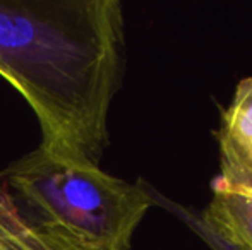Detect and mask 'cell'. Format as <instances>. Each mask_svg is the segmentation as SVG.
Segmentation results:
<instances>
[{
    "mask_svg": "<svg viewBox=\"0 0 252 250\" xmlns=\"http://www.w3.org/2000/svg\"><path fill=\"white\" fill-rule=\"evenodd\" d=\"M201 214L221 237L252 250V197L223 187L213 178L211 200Z\"/></svg>",
    "mask_w": 252,
    "mask_h": 250,
    "instance_id": "277c9868",
    "label": "cell"
},
{
    "mask_svg": "<svg viewBox=\"0 0 252 250\" xmlns=\"http://www.w3.org/2000/svg\"><path fill=\"white\" fill-rule=\"evenodd\" d=\"M223 187L252 197V76L239 81L216 130Z\"/></svg>",
    "mask_w": 252,
    "mask_h": 250,
    "instance_id": "3957f363",
    "label": "cell"
},
{
    "mask_svg": "<svg viewBox=\"0 0 252 250\" xmlns=\"http://www.w3.org/2000/svg\"><path fill=\"white\" fill-rule=\"evenodd\" d=\"M0 180L34 226L77 250H130L155 206L143 180L129 184L40 146L12 161Z\"/></svg>",
    "mask_w": 252,
    "mask_h": 250,
    "instance_id": "7a4b0ae2",
    "label": "cell"
},
{
    "mask_svg": "<svg viewBox=\"0 0 252 250\" xmlns=\"http://www.w3.org/2000/svg\"><path fill=\"white\" fill-rule=\"evenodd\" d=\"M148 190H150V195L155 206L163 207V209H166L170 214L179 218V220L182 221L187 228H190L211 250H244L242 247H239V245L226 240L225 237H221L211 224H208V221L202 218L201 211L194 209V207H189V206H182V204L168 199V197H165L163 194H159L158 190L153 189L151 185H148Z\"/></svg>",
    "mask_w": 252,
    "mask_h": 250,
    "instance_id": "8992f818",
    "label": "cell"
},
{
    "mask_svg": "<svg viewBox=\"0 0 252 250\" xmlns=\"http://www.w3.org/2000/svg\"><path fill=\"white\" fill-rule=\"evenodd\" d=\"M124 70L119 0H0V76L34 111L47 153L100 167Z\"/></svg>",
    "mask_w": 252,
    "mask_h": 250,
    "instance_id": "6da1fadb",
    "label": "cell"
},
{
    "mask_svg": "<svg viewBox=\"0 0 252 250\" xmlns=\"http://www.w3.org/2000/svg\"><path fill=\"white\" fill-rule=\"evenodd\" d=\"M0 250H77L36 228L0 180Z\"/></svg>",
    "mask_w": 252,
    "mask_h": 250,
    "instance_id": "5b68a950",
    "label": "cell"
}]
</instances>
